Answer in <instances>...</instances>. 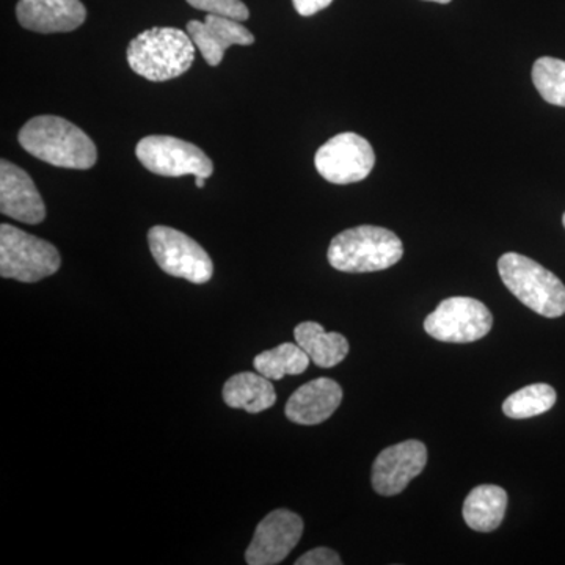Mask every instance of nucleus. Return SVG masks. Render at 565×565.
<instances>
[{"instance_id": "nucleus-14", "label": "nucleus", "mask_w": 565, "mask_h": 565, "mask_svg": "<svg viewBox=\"0 0 565 565\" xmlns=\"http://www.w3.org/2000/svg\"><path fill=\"white\" fill-rule=\"evenodd\" d=\"M185 29L193 44L202 52L204 61L211 66L221 65L223 55L230 46H250L255 43V36L245 29L243 22L218 14L207 13L204 22L189 21Z\"/></svg>"}, {"instance_id": "nucleus-10", "label": "nucleus", "mask_w": 565, "mask_h": 565, "mask_svg": "<svg viewBox=\"0 0 565 565\" xmlns=\"http://www.w3.org/2000/svg\"><path fill=\"white\" fill-rule=\"evenodd\" d=\"M302 534V516L288 509H277L259 522L245 561L250 565L280 564L299 544Z\"/></svg>"}, {"instance_id": "nucleus-4", "label": "nucleus", "mask_w": 565, "mask_h": 565, "mask_svg": "<svg viewBox=\"0 0 565 565\" xmlns=\"http://www.w3.org/2000/svg\"><path fill=\"white\" fill-rule=\"evenodd\" d=\"M498 273L505 288L530 310L550 319L565 315L564 282L534 259L504 253L498 259Z\"/></svg>"}, {"instance_id": "nucleus-20", "label": "nucleus", "mask_w": 565, "mask_h": 565, "mask_svg": "<svg viewBox=\"0 0 565 565\" xmlns=\"http://www.w3.org/2000/svg\"><path fill=\"white\" fill-rule=\"evenodd\" d=\"M556 392L553 386L534 384L512 393L504 401L503 412L511 419H527L546 414L556 404Z\"/></svg>"}, {"instance_id": "nucleus-15", "label": "nucleus", "mask_w": 565, "mask_h": 565, "mask_svg": "<svg viewBox=\"0 0 565 565\" xmlns=\"http://www.w3.org/2000/svg\"><path fill=\"white\" fill-rule=\"evenodd\" d=\"M343 401V388L332 379L321 377L300 386L286 403L285 414L289 422L302 426H316L327 422Z\"/></svg>"}, {"instance_id": "nucleus-1", "label": "nucleus", "mask_w": 565, "mask_h": 565, "mask_svg": "<svg viewBox=\"0 0 565 565\" xmlns=\"http://www.w3.org/2000/svg\"><path fill=\"white\" fill-rule=\"evenodd\" d=\"M18 139L36 159L61 169L88 170L98 161L95 141L73 122L55 115L32 118Z\"/></svg>"}, {"instance_id": "nucleus-2", "label": "nucleus", "mask_w": 565, "mask_h": 565, "mask_svg": "<svg viewBox=\"0 0 565 565\" xmlns=\"http://www.w3.org/2000/svg\"><path fill=\"white\" fill-rule=\"evenodd\" d=\"M195 44L177 28H152L129 43L128 63L134 73L151 82L177 79L191 70Z\"/></svg>"}, {"instance_id": "nucleus-8", "label": "nucleus", "mask_w": 565, "mask_h": 565, "mask_svg": "<svg viewBox=\"0 0 565 565\" xmlns=\"http://www.w3.org/2000/svg\"><path fill=\"white\" fill-rule=\"evenodd\" d=\"M136 156L145 169L159 177L193 174L207 180L214 173V163L206 152L191 141L172 136L145 137L137 143Z\"/></svg>"}, {"instance_id": "nucleus-21", "label": "nucleus", "mask_w": 565, "mask_h": 565, "mask_svg": "<svg viewBox=\"0 0 565 565\" xmlns=\"http://www.w3.org/2000/svg\"><path fill=\"white\" fill-rule=\"evenodd\" d=\"M533 82L542 98L553 106L565 107V62L541 57L533 66Z\"/></svg>"}, {"instance_id": "nucleus-23", "label": "nucleus", "mask_w": 565, "mask_h": 565, "mask_svg": "<svg viewBox=\"0 0 565 565\" xmlns=\"http://www.w3.org/2000/svg\"><path fill=\"white\" fill-rule=\"evenodd\" d=\"M340 555L334 550L326 548V546H319V548L311 550V552L305 553L296 561V565H341Z\"/></svg>"}, {"instance_id": "nucleus-9", "label": "nucleus", "mask_w": 565, "mask_h": 565, "mask_svg": "<svg viewBox=\"0 0 565 565\" xmlns=\"http://www.w3.org/2000/svg\"><path fill=\"white\" fill-rule=\"evenodd\" d=\"M375 154L370 141L355 132L332 137L319 148L315 166L323 180L333 184H352L366 180L373 172Z\"/></svg>"}, {"instance_id": "nucleus-7", "label": "nucleus", "mask_w": 565, "mask_h": 565, "mask_svg": "<svg viewBox=\"0 0 565 565\" xmlns=\"http://www.w3.org/2000/svg\"><path fill=\"white\" fill-rule=\"evenodd\" d=\"M493 327V315L473 297H451L424 319V330L444 343L467 344L482 340Z\"/></svg>"}, {"instance_id": "nucleus-19", "label": "nucleus", "mask_w": 565, "mask_h": 565, "mask_svg": "<svg viewBox=\"0 0 565 565\" xmlns=\"http://www.w3.org/2000/svg\"><path fill=\"white\" fill-rule=\"evenodd\" d=\"M310 362V356L299 344L282 343L256 355L253 366L269 381H281L285 375L303 374Z\"/></svg>"}, {"instance_id": "nucleus-27", "label": "nucleus", "mask_w": 565, "mask_h": 565, "mask_svg": "<svg viewBox=\"0 0 565 565\" xmlns=\"http://www.w3.org/2000/svg\"><path fill=\"white\" fill-rule=\"evenodd\" d=\"M563 223H564V228H565V212H564V215H563Z\"/></svg>"}, {"instance_id": "nucleus-18", "label": "nucleus", "mask_w": 565, "mask_h": 565, "mask_svg": "<svg viewBox=\"0 0 565 565\" xmlns=\"http://www.w3.org/2000/svg\"><path fill=\"white\" fill-rule=\"evenodd\" d=\"M223 401L228 407L241 408L248 414H259L274 407L277 393L269 379L259 373H239L233 375L223 386Z\"/></svg>"}, {"instance_id": "nucleus-13", "label": "nucleus", "mask_w": 565, "mask_h": 565, "mask_svg": "<svg viewBox=\"0 0 565 565\" xmlns=\"http://www.w3.org/2000/svg\"><path fill=\"white\" fill-rule=\"evenodd\" d=\"M17 18L28 31L65 33L84 24L87 10L81 0H20Z\"/></svg>"}, {"instance_id": "nucleus-11", "label": "nucleus", "mask_w": 565, "mask_h": 565, "mask_svg": "<svg viewBox=\"0 0 565 565\" xmlns=\"http://www.w3.org/2000/svg\"><path fill=\"white\" fill-rule=\"evenodd\" d=\"M427 463L426 445L407 440L390 446L377 456L373 465V487L382 497H394L404 492L412 479L423 473Z\"/></svg>"}, {"instance_id": "nucleus-24", "label": "nucleus", "mask_w": 565, "mask_h": 565, "mask_svg": "<svg viewBox=\"0 0 565 565\" xmlns=\"http://www.w3.org/2000/svg\"><path fill=\"white\" fill-rule=\"evenodd\" d=\"M333 0H292L294 9L300 17H313L319 11L326 10Z\"/></svg>"}, {"instance_id": "nucleus-5", "label": "nucleus", "mask_w": 565, "mask_h": 565, "mask_svg": "<svg viewBox=\"0 0 565 565\" xmlns=\"http://www.w3.org/2000/svg\"><path fill=\"white\" fill-rule=\"evenodd\" d=\"M61 253L47 241L13 225L0 226V275L22 282H36L61 269Z\"/></svg>"}, {"instance_id": "nucleus-17", "label": "nucleus", "mask_w": 565, "mask_h": 565, "mask_svg": "<svg viewBox=\"0 0 565 565\" xmlns=\"http://www.w3.org/2000/svg\"><path fill=\"white\" fill-rule=\"evenodd\" d=\"M296 343L310 356L316 366L329 370L343 362L349 353V341L343 334L326 332L318 322H302L294 330Z\"/></svg>"}, {"instance_id": "nucleus-16", "label": "nucleus", "mask_w": 565, "mask_h": 565, "mask_svg": "<svg viewBox=\"0 0 565 565\" xmlns=\"http://www.w3.org/2000/svg\"><path fill=\"white\" fill-rule=\"evenodd\" d=\"M508 509V492L503 487L479 486L471 490L463 503V520L478 533H492L503 523Z\"/></svg>"}, {"instance_id": "nucleus-12", "label": "nucleus", "mask_w": 565, "mask_h": 565, "mask_svg": "<svg viewBox=\"0 0 565 565\" xmlns=\"http://www.w3.org/2000/svg\"><path fill=\"white\" fill-rule=\"evenodd\" d=\"M0 211L28 225H39L46 217V206L35 182L7 159L0 162Z\"/></svg>"}, {"instance_id": "nucleus-3", "label": "nucleus", "mask_w": 565, "mask_h": 565, "mask_svg": "<svg viewBox=\"0 0 565 565\" xmlns=\"http://www.w3.org/2000/svg\"><path fill=\"white\" fill-rule=\"evenodd\" d=\"M403 255V241L390 230L373 225L355 226L338 234L327 253L330 266L348 274L390 269Z\"/></svg>"}, {"instance_id": "nucleus-26", "label": "nucleus", "mask_w": 565, "mask_h": 565, "mask_svg": "<svg viewBox=\"0 0 565 565\" xmlns=\"http://www.w3.org/2000/svg\"><path fill=\"white\" fill-rule=\"evenodd\" d=\"M427 2L449 3L451 0H427Z\"/></svg>"}, {"instance_id": "nucleus-25", "label": "nucleus", "mask_w": 565, "mask_h": 565, "mask_svg": "<svg viewBox=\"0 0 565 565\" xmlns=\"http://www.w3.org/2000/svg\"><path fill=\"white\" fill-rule=\"evenodd\" d=\"M204 182H206V178H203V177H195V184H196V188H199V189H203V188H204Z\"/></svg>"}, {"instance_id": "nucleus-22", "label": "nucleus", "mask_w": 565, "mask_h": 565, "mask_svg": "<svg viewBox=\"0 0 565 565\" xmlns=\"http://www.w3.org/2000/svg\"><path fill=\"white\" fill-rule=\"evenodd\" d=\"M193 9L206 11L210 14L232 18L236 21H247L250 18V11L243 0H185Z\"/></svg>"}, {"instance_id": "nucleus-6", "label": "nucleus", "mask_w": 565, "mask_h": 565, "mask_svg": "<svg viewBox=\"0 0 565 565\" xmlns=\"http://www.w3.org/2000/svg\"><path fill=\"white\" fill-rule=\"evenodd\" d=\"M152 258L163 273L204 285L214 274V264L202 245L170 226H152L148 233Z\"/></svg>"}]
</instances>
